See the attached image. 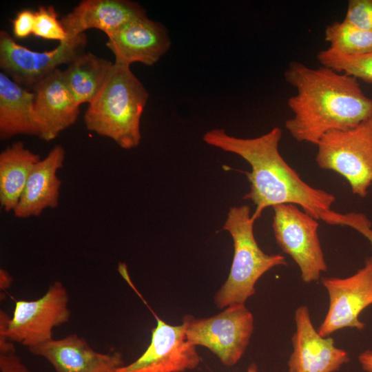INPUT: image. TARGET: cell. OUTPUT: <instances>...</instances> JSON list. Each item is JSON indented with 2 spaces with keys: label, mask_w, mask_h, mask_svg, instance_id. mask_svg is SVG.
Returning a JSON list of instances; mask_svg holds the SVG:
<instances>
[{
  "label": "cell",
  "mask_w": 372,
  "mask_h": 372,
  "mask_svg": "<svg viewBox=\"0 0 372 372\" xmlns=\"http://www.w3.org/2000/svg\"><path fill=\"white\" fill-rule=\"evenodd\" d=\"M35 13L33 34L45 39L58 40L59 42L67 38V33L57 19V13L52 6L39 8Z\"/></svg>",
  "instance_id": "603a6c76"
},
{
  "label": "cell",
  "mask_w": 372,
  "mask_h": 372,
  "mask_svg": "<svg viewBox=\"0 0 372 372\" xmlns=\"http://www.w3.org/2000/svg\"><path fill=\"white\" fill-rule=\"evenodd\" d=\"M183 322L187 340L195 347L207 348L227 366L241 359L254 329V316L245 304L229 305L206 318L185 315Z\"/></svg>",
  "instance_id": "52a82bcc"
},
{
  "label": "cell",
  "mask_w": 372,
  "mask_h": 372,
  "mask_svg": "<svg viewBox=\"0 0 372 372\" xmlns=\"http://www.w3.org/2000/svg\"><path fill=\"white\" fill-rule=\"evenodd\" d=\"M250 207L246 205L229 209L223 229L231 236L234 256L229 276L216 292L214 303L219 309L245 304L255 292V285L267 271L287 262L280 254H267L258 245L254 233Z\"/></svg>",
  "instance_id": "277c9868"
},
{
  "label": "cell",
  "mask_w": 372,
  "mask_h": 372,
  "mask_svg": "<svg viewBox=\"0 0 372 372\" xmlns=\"http://www.w3.org/2000/svg\"><path fill=\"white\" fill-rule=\"evenodd\" d=\"M282 131L274 127L267 133L251 138L229 135L223 129L205 133L207 144L225 152L236 154L245 160L251 171L246 172L250 189L243 199L256 205L251 217L256 220L267 207L293 204L317 220L331 210L335 196L325 190L315 188L304 181L281 156L278 146Z\"/></svg>",
  "instance_id": "7a4b0ae2"
},
{
  "label": "cell",
  "mask_w": 372,
  "mask_h": 372,
  "mask_svg": "<svg viewBox=\"0 0 372 372\" xmlns=\"http://www.w3.org/2000/svg\"><path fill=\"white\" fill-rule=\"evenodd\" d=\"M149 93L130 66L114 63L107 81L84 114L86 128L125 149L141 140V118Z\"/></svg>",
  "instance_id": "3957f363"
},
{
  "label": "cell",
  "mask_w": 372,
  "mask_h": 372,
  "mask_svg": "<svg viewBox=\"0 0 372 372\" xmlns=\"http://www.w3.org/2000/svg\"><path fill=\"white\" fill-rule=\"evenodd\" d=\"M113 65L109 60L85 52L68 64L63 74L79 105L94 101L104 87Z\"/></svg>",
  "instance_id": "ffe728a7"
},
{
  "label": "cell",
  "mask_w": 372,
  "mask_h": 372,
  "mask_svg": "<svg viewBox=\"0 0 372 372\" xmlns=\"http://www.w3.org/2000/svg\"><path fill=\"white\" fill-rule=\"evenodd\" d=\"M343 21L372 32V0H350Z\"/></svg>",
  "instance_id": "d4e9b609"
},
{
  "label": "cell",
  "mask_w": 372,
  "mask_h": 372,
  "mask_svg": "<svg viewBox=\"0 0 372 372\" xmlns=\"http://www.w3.org/2000/svg\"><path fill=\"white\" fill-rule=\"evenodd\" d=\"M329 50L347 56H360L372 52V32L360 30L344 21L333 22L324 30Z\"/></svg>",
  "instance_id": "44dd1931"
},
{
  "label": "cell",
  "mask_w": 372,
  "mask_h": 372,
  "mask_svg": "<svg viewBox=\"0 0 372 372\" xmlns=\"http://www.w3.org/2000/svg\"><path fill=\"white\" fill-rule=\"evenodd\" d=\"M41 160L21 141L13 143L0 154V205L6 212L17 207L27 180Z\"/></svg>",
  "instance_id": "d6986e66"
},
{
  "label": "cell",
  "mask_w": 372,
  "mask_h": 372,
  "mask_svg": "<svg viewBox=\"0 0 372 372\" xmlns=\"http://www.w3.org/2000/svg\"><path fill=\"white\" fill-rule=\"evenodd\" d=\"M0 372H30L16 352L0 354Z\"/></svg>",
  "instance_id": "4316f807"
},
{
  "label": "cell",
  "mask_w": 372,
  "mask_h": 372,
  "mask_svg": "<svg viewBox=\"0 0 372 372\" xmlns=\"http://www.w3.org/2000/svg\"><path fill=\"white\" fill-rule=\"evenodd\" d=\"M272 208L276 243L298 266L304 282L318 280L327 271V265L318 236V220L293 204Z\"/></svg>",
  "instance_id": "ba28073f"
},
{
  "label": "cell",
  "mask_w": 372,
  "mask_h": 372,
  "mask_svg": "<svg viewBox=\"0 0 372 372\" xmlns=\"http://www.w3.org/2000/svg\"><path fill=\"white\" fill-rule=\"evenodd\" d=\"M318 166L344 177L354 195L372 188V117L347 130H333L316 144Z\"/></svg>",
  "instance_id": "8992f818"
},
{
  "label": "cell",
  "mask_w": 372,
  "mask_h": 372,
  "mask_svg": "<svg viewBox=\"0 0 372 372\" xmlns=\"http://www.w3.org/2000/svg\"><path fill=\"white\" fill-rule=\"evenodd\" d=\"M35 13L30 10L19 12L12 21L13 34L18 39L28 37L33 33Z\"/></svg>",
  "instance_id": "484cf974"
},
{
  "label": "cell",
  "mask_w": 372,
  "mask_h": 372,
  "mask_svg": "<svg viewBox=\"0 0 372 372\" xmlns=\"http://www.w3.org/2000/svg\"><path fill=\"white\" fill-rule=\"evenodd\" d=\"M32 90L38 136L49 142L76 121L80 105L75 102L59 69L41 81Z\"/></svg>",
  "instance_id": "5bb4252c"
},
{
  "label": "cell",
  "mask_w": 372,
  "mask_h": 372,
  "mask_svg": "<svg viewBox=\"0 0 372 372\" xmlns=\"http://www.w3.org/2000/svg\"><path fill=\"white\" fill-rule=\"evenodd\" d=\"M65 158V149L58 144L37 163L13 211L15 217L39 216L46 209L59 205L61 180L57 174L64 165Z\"/></svg>",
  "instance_id": "e0dca14e"
},
{
  "label": "cell",
  "mask_w": 372,
  "mask_h": 372,
  "mask_svg": "<svg viewBox=\"0 0 372 372\" xmlns=\"http://www.w3.org/2000/svg\"><path fill=\"white\" fill-rule=\"evenodd\" d=\"M320 220L331 225L347 226L364 236L372 246V223L362 213H340L333 210L324 212Z\"/></svg>",
  "instance_id": "cb8c5ba5"
},
{
  "label": "cell",
  "mask_w": 372,
  "mask_h": 372,
  "mask_svg": "<svg viewBox=\"0 0 372 372\" xmlns=\"http://www.w3.org/2000/svg\"><path fill=\"white\" fill-rule=\"evenodd\" d=\"M172 40L167 28L147 16L138 19L107 37V47L114 63L130 66L135 62L152 66L169 50Z\"/></svg>",
  "instance_id": "4fadbf2b"
},
{
  "label": "cell",
  "mask_w": 372,
  "mask_h": 372,
  "mask_svg": "<svg viewBox=\"0 0 372 372\" xmlns=\"http://www.w3.org/2000/svg\"><path fill=\"white\" fill-rule=\"evenodd\" d=\"M12 282L11 275L6 269H0V289L1 293L8 289Z\"/></svg>",
  "instance_id": "f1b7e54d"
},
{
  "label": "cell",
  "mask_w": 372,
  "mask_h": 372,
  "mask_svg": "<svg viewBox=\"0 0 372 372\" xmlns=\"http://www.w3.org/2000/svg\"><path fill=\"white\" fill-rule=\"evenodd\" d=\"M146 16L145 9L133 1L83 0L65 15L61 22L70 36L95 28L109 37L133 21Z\"/></svg>",
  "instance_id": "2e32d148"
},
{
  "label": "cell",
  "mask_w": 372,
  "mask_h": 372,
  "mask_svg": "<svg viewBox=\"0 0 372 372\" xmlns=\"http://www.w3.org/2000/svg\"><path fill=\"white\" fill-rule=\"evenodd\" d=\"M154 313L156 326L143 353L112 372H185L196 368L200 357L186 339L185 324L171 325Z\"/></svg>",
  "instance_id": "8fae6325"
},
{
  "label": "cell",
  "mask_w": 372,
  "mask_h": 372,
  "mask_svg": "<svg viewBox=\"0 0 372 372\" xmlns=\"http://www.w3.org/2000/svg\"><path fill=\"white\" fill-rule=\"evenodd\" d=\"M358 362L365 372H372V351L366 350L358 355Z\"/></svg>",
  "instance_id": "83f0119b"
},
{
  "label": "cell",
  "mask_w": 372,
  "mask_h": 372,
  "mask_svg": "<svg viewBox=\"0 0 372 372\" xmlns=\"http://www.w3.org/2000/svg\"><path fill=\"white\" fill-rule=\"evenodd\" d=\"M321 282L328 292L329 305L318 330L319 334L327 338L347 327L363 330L365 323L360 320V315L372 304V257L349 277H326Z\"/></svg>",
  "instance_id": "30bf717a"
},
{
  "label": "cell",
  "mask_w": 372,
  "mask_h": 372,
  "mask_svg": "<svg viewBox=\"0 0 372 372\" xmlns=\"http://www.w3.org/2000/svg\"><path fill=\"white\" fill-rule=\"evenodd\" d=\"M28 350L45 359L55 372H112L124 365L120 353L96 351L76 334L59 340L52 338Z\"/></svg>",
  "instance_id": "9a60e30c"
},
{
  "label": "cell",
  "mask_w": 372,
  "mask_h": 372,
  "mask_svg": "<svg viewBox=\"0 0 372 372\" xmlns=\"http://www.w3.org/2000/svg\"><path fill=\"white\" fill-rule=\"evenodd\" d=\"M284 75L296 91L287 101L293 116L285 125L298 142L316 145L326 133L352 129L372 117V99L353 76L298 61L291 62Z\"/></svg>",
  "instance_id": "6da1fadb"
},
{
  "label": "cell",
  "mask_w": 372,
  "mask_h": 372,
  "mask_svg": "<svg viewBox=\"0 0 372 372\" xmlns=\"http://www.w3.org/2000/svg\"><path fill=\"white\" fill-rule=\"evenodd\" d=\"M247 372H258L257 364L254 362L251 363L247 369Z\"/></svg>",
  "instance_id": "f546056e"
},
{
  "label": "cell",
  "mask_w": 372,
  "mask_h": 372,
  "mask_svg": "<svg viewBox=\"0 0 372 372\" xmlns=\"http://www.w3.org/2000/svg\"><path fill=\"white\" fill-rule=\"evenodd\" d=\"M86 44L85 33L68 35L54 49L37 52L17 43L6 31L1 30L0 68L14 82L33 90L59 65H68L83 53Z\"/></svg>",
  "instance_id": "9c48e42d"
},
{
  "label": "cell",
  "mask_w": 372,
  "mask_h": 372,
  "mask_svg": "<svg viewBox=\"0 0 372 372\" xmlns=\"http://www.w3.org/2000/svg\"><path fill=\"white\" fill-rule=\"evenodd\" d=\"M293 351L288 360L289 372H335L350 360L349 353L335 347L331 337H322L311 322L309 309H296Z\"/></svg>",
  "instance_id": "7c38bea8"
},
{
  "label": "cell",
  "mask_w": 372,
  "mask_h": 372,
  "mask_svg": "<svg viewBox=\"0 0 372 372\" xmlns=\"http://www.w3.org/2000/svg\"><path fill=\"white\" fill-rule=\"evenodd\" d=\"M69 297L59 281L35 300H17L12 317L0 311V354L16 352L14 342L28 349L52 339L56 327L67 323L71 312Z\"/></svg>",
  "instance_id": "5b68a950"
},
{
  "label": "cell",
  "mask_w": 372,
  "mask_h": 372,
  "mask_svg": "<svg viewBox=\"0 0 372 372\" xmlns=\"http://www.w3.org/2000/svg\"><path fill=\"white\" fill-rule=\"evenodd\" d=\"M317 59L322 66L372 83V52L360 56H347L327 48L318 52Z\"/></svg>",
  "instance_id": "7402d4cb"
},
{
  "label": "cell",
  "mask_w": 372,
  "mask_h": 372,
  "mask_svg": "<svg viewBox=\"0 0 372 372\" xmlns=\"http://www.w3.org/2000/svg\"><path fill=\"white\" fill-rule=\"evenodd\" d=\"M34 92L0 72V138L39 134L34 110Z\"/></svg>",
  "instance_id": "ac0fdd59"
}]
</instances>
